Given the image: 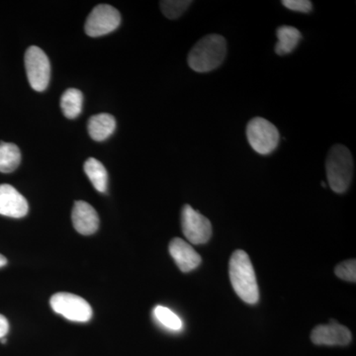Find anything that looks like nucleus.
<instances>
[{
    "mask_svg": "<svg viewBox=\"0 0 356 356\" xmlns=\"http://www.w3.org/2000/svg\"><path fill=\"white\" fill-rule=\"evenodd\" d=\"M1 343H6V337H2V339H1Z\"/></svg>",
    "mask_w": 356,
    "mask_h": 356,
    "instance_id": "nucleus-24",
    "label": "nucleus"
},
{
    "mask_svg": "<svg viewBox=\"0 0 356 356\" xmlns=\"http://www.w3.org/2000/svg\"><path fill=\"white\" fill-rule=\"evenodd\" d=\"M168 250H170V254L172 255L173 261H175L182 273H191L197 268L202 261L200 255L182 238H173L170 243Z\"/></svg>",
    "mask_w": 356,
    "mask_h": 356,
    "instance_id": "nucleus-12",
    "label": "nucleus"
},
{
    "mask_svg": "<svg viewBox=\"0 0 356 356\" xmlns=\"http://www.w3.org/2000/svg\"><path fill=\"white\" fill-rule=\"evenodd\" d=\"M337 277L341 280L355 283L356 281V261L355 259H350L341 262L334 269Z\"/></svg>",
    "mask_w": 356,
    "mask_h": 356,
    "instance_id": "nucleus-20",
    "label": "nucleus"
},
{
    "mask_svg": "<svg viewBox=\"0 0 356 356\" xmlns=\"http://www.w3.org/2000/svg\"><path fill=\"white\" fill-rule=\"evenodd\" d=\"M120 24V13L115 7L99 4L89 14L84 30L89 37L97 38L115 31Z\"/></svg>",
    "mask_w": 356,
    "mask_h": 356,
    "instance_id": "nucleus-7",
    "label": "nucleus"
},
{
    "mask_svg": "<svg viewBox=\"0 0 356 356\" xmlns=\"http://www.w3.org/2000/svg\"><path fill=\"white\" fill-rule=\"evenodd\" d=\"M54 312L72 322L86 323L92 318V309L88 302L77 295L60 292L50 300Z\"/></svg>",
    "mask_w": 356,
    "mask_h": 356,
    "instance_id": "nucleus-6",
    "label": "nucleus"
},
{
    "mask_svg": "<svg viewBox=\"0 0 356 356\" xmlns=\"http://www.w3.org/2000/svg\"><path fill=\"white\" fill-rule=\"evenodd\" d=\"M191 3V0H163L159 2V6L166 18L177 19L187 10Z\"/></svg>",
    "mask_w": 356,
    "mask_h": 356,
    "instance_id": "nucleus-19",
    "label": "nucleus"
},
{
    "mask_svg": "<svg viewBox=\"0 0 356 356\" xmlns=\"http://www.w3.org/2000/svg\"><path fill=\"white\" fill-rule=\"evenodd\" d=\"M276 36L278 42L275 46V53L280 56L292 53L302 38L301 32L292 26H281L276 31Z\"/></svg>",
    "mask_w": 356,
    "mask_h": 356,
    "instance_id": "nucleus-14",
    "label": "nucleus"
},
{
    "mask_svg": "<svg viewBox=\"0 0 356 356\" xmlns=\"http://www.w3.org/2000/svg\"><path fill=\"white\" fill-rule=\"evenodd\" d=\"M229 280L238 297L250 305L259 300V285L254 266L245 250H238L232 254L229 264Z\"/></svg>",
    "mask_w": 356,
    "mask_h": 356,
    "instance_id": "nucleus-1",
    "label": "nucleus"
},
{
    "mask_svg": "<svg viewBox=\"0 0 356 356\" xmlns=\"http://www.w3.org/2000/svg\"><path fill=\"white\" fill-rule=\"evenodd\" d=\"M9 331V323L4 316L0 315V339L6 336Z\"/></svg>",
    "mask_w": 356,
    "mask_h": 356,
    "instance_id": "nucleus-22",
    "label": "nucleus"
},
{
    "mask_svg": "<svg viewBox=\"0 0 356 356\" xmlns=\"http://www.w3.org/2000/svg\"><path fill=\"white\" fill-rule=\"evenodd\" d=\"M353 154L343 145H336L330 149L325 161L327 182L332 191L344 193L350 186L353 177Z\"/></svg>",
    "mask_w": 356,
    "mask_h": 356,
    "instance_id": "nucleus-3",
    "label": "nucleus"
},
{
    "mask_svg": "<svg viewBox=\"0 0 356 356\" xmlns=\"http://www.w3.org/2000/svg\"><path fill=\"white\" fill-rule=\"evenodd\" d=\"M281 3L290 10L300 13H309L313 9V4L309 0H283Z\"/></svg>",
    "mask_w": 356,
    "mask_h": 356,
    "instance_id": "nucleus-21",
    "label": "nucleus"
},
{
    "mask_svg": "<svg viewBox=\"0 0 356 356\" xmlns=\"http://www.w3.org/2000/svg\"><path fill=\"white\" fill-rule=\"evenodd\" d=\"M29 211L27 200L13 185L0 184V215L15 218L25 217Z\"/></svg>",
    "mask_w": 356,
    "mask_h": 356,
    "instance_id": "nucleus-10",
    "label": "nucleus"
},
{
    "mask_svg": "<svg viewBox=\"0 0 356 356\" xmlns=\"http://www.w3.org/2000/svg\"><path fill=\"white\" fill-rule=\"evenodd\" d=\"M7 264V259L6 257L0 254V267H3Z\"/></svg>",
    "mask_w": 356,
    "mask_h": 356,
    "instance_id": "nucleus-23",
    "label": "nucleus"
},
{
    "mask_svg": "<svg viewBox=\"0 0 356 356\" xmlns=\"http://www.w3.org/2000/svg\"><path fill=\"white\" fill-rule=\"evenodd\" d=\"M72 221L74 229L84 236L93 235L99 228V217L95 208L84 201H76L72 208Z\"/></svg>",
    "mask_w": 356,
    "mask_h": 356,
    "instance_id": "nucleus-11",
    "label": "nucleus"
},
{
    "mask_svg": "<svg viewBox=\"0 0 356 356\" xmlns=\"http://www.w3.org/2000/svg\"><path fill=\"white\" fill-rule=\"evenodd\" d=\"M20 163L19 147L11 143H0V172H13L19 166Z\"/></svg>",
    "mask_w": 356,
    "mask_h": 356,
    "instance_id": "nucleus-17",
    "label": "nucleus"
},
{
    "mask_svg": "<svg viewBox=\"0 0 356 356\" xmlns=\"http://www.w3.org/2000/svg\"><path fill=\"white\" fill-rule=\"evenodd\" d=\"M26 74L35 91L46 90L50 83L51 64L48 56L37 46L27 49L24 57Z\"/></svg>",
    "mask_w": 356,
    "mask_h": 356,
    "instance_id": "nucleus-5",
    "label": "nucleus"
},
{
    "mask_svg": "<svg viewBox=\"0 0 356 356\" xmlns=\"http://www.w3.org/2000/svg\"><path fill=\"white\" fill-rule=\"evenodd\" d=\"M227 55L226 40L211 34L199 40L188 55V65L194 72H209L218 69Z\"/></svg>",
    "mask_w": 356,
    "mask_h": 356,
    "instance_id": "nucleus-2",
    "label": "nucleus"
},
{
    "mask_svg": "<svg viewBox=\"0 0 356 356\" xmlns=\"http://www.w3.org/2000/svg\"><path fill=\"white\" fill-rule=\"evenodd\" d=\"M247 138L252 149L261 156L273 153L280 140L278 129L261 117H255L248 122Z\"/></svg>",
    "mask_w": 356,
    "mask_h": 356,
    "instance_id": "nucleus-4",
    "label": "nucleus"
},
{
    "mask_svg": "<svg viewBox=\"0 0 356 356\" xmlns=\"http://www.w3.org/2000/svg\"><path fill=\"white\" fill-rule=\"evenodd\" d=\"M88 134L91 139L102 142L108 139L116 129V120L112 115L102 113L95 115L88 120Z\"/></svg>",
    "mask_w": 356,
    "mask_h": 356,
    "instance_id": "nucleus-13",
    "label": "nucleus"
},
{
    "mask_svg": "<svg viewBox=\"0 0 356 356\" xmlns=\"http://www.w3.org/2000/svg\"><path fill=\"white\" fill-rule=\"evenodd\" d=\"M84 172L88 175V179L96 191L100 193H105L107 191L108 185V173L105 166L96 159L90 158L84 163Z\"/></svg>",
    "mask_w": 356,
    "mask_h": 356,
    "instance_id": "nucleus-15",
    "label": "nucleus"
},
{
    "mask_svg": "<svg viewBox=\"0 0 356 356\" xmlns=\"http://www.w3.org/2000/svg\"><path fill=\"white\" fill-rule=\"evenodd\" d=\"M154 317L159 324L170 331L179 332L184 327V323L179 316L165 306H156L154 309Z\"/></svg>",
    "mask_w": 356,
    "mask_h": 356,
    "instance_id": "nucleus-18",
    "label": "nucleus"
},
{
    "mask_svg": "<svg viewBox=\"0 0 356 356\" xmlns=\"http://www.w3.org/2000/svg\"><path fill=\"white\" fill-rule=\"evenodd\" d=\"M311 341L318 346H348L351 332L348 327L332 321L329 325H318L311 334Z\"/></svg>",
    "mask_w": 356,
    "mask_h": 356,
    "instance_id": "nucleus-9",
    "label": "nucleus"
},
{
    "mask_svg": "<svg viewBox=\"0 0 356 356\" xmlns=\"http://www.w3.org/2000/svg\"><path fill=\"white\" fill-rule=\"evenodd\" d=\"M181 227L185 238L194 245H203L212 236V225L209 220L191 205L182 208Z\"/></svg>",
    "mask_w": 356,
    "mask_h": 356,
    "instance_id": "nucleus-8",
    "label": "nucleus"
},
{
    "mask_svg": "<svg viewBox=\"0 0 356 356\" xmlns=\"http://www.w3.org/2000/svg\"><path fill=\"white\" fill-rule=\"evenodd\" d=\"M83 95L76 88H69L60 98V108L67 119H76L83 111Z\"/></svg>",
    "mask_w": 356,
    "mask_h": 356,
    "instance_id": "nucleus-16",
    "label": "nucleus"
}]
</instances>
